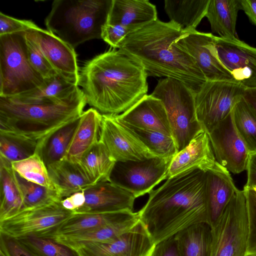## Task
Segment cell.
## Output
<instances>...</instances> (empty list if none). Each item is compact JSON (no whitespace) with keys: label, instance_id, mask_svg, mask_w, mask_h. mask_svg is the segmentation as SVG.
I'll list each match as a JSON object with an SVG mask.
<instances>
[{"label":"cell","instance_id":"6da1fadb","mask_svg":"<svg viewBox=\"0 0 256 256\" xmlns=\"http://www.w3.org/2000/svg\"><path fill=\"white\" fill-rule=\"evenodd\" d=\"M206 188V172L192 168L148 193L138 212L155 244L192 226L208 224Z\"/></svg>","mask_w":256,"mask_h":256},{"label":"cell","instance_id":"7a4b0ae2","mask_svg":"<svg viewBox=\"0 0 256 256\" xmlns=\"http://www.w3.org/2000/svg\"><path fill=\"white\" fill-rule=\"evenodd\" d=\"M148 76L139 62L113 48L83 65L78 86L92 108L102 114H118L147 94Z\"/></svg>","mask_w":256,"mask_h":256},{"label":"cell","instance_id":"3957f363","mask_svg":"<svg viewBox=\"0 0 256 256\" xmlns=\"http://www.w3.org/2000/svg\"><path fill=\"white\" fill-rule=\"evenodd\" d=\"M184 29L158 19L130 32L118 49L139 62L148 76L178 80L196 93L206 79L195 60L175 42Z\"/></svg>","mask_w":256,"mask_h":256},{"label":"cell","instance_id":"277c9868","mask_svg":"<svg viewBox=\"0 0 256 256\" xmlns=\"http://www.w3.org/2000/svg\"><path fill=\"white\" fill-rule=\"evenodd\" d=\"M86 104L80 88L70 98L58 102L24 103L0 97V131L34 140L39 149L51 134L79 118Z\"/></svg>","mask_w":256,"mask_h":256},{"label":"cell","instance_id":"5b68a950","mask_svg":"<svg viewBox=\"0 0 256 256\" xmlns=\"http://www.w3.org/2000/svg\"><path fill=\"white\" fill-rule=\"evenodd\" d=\"M112 0H55L45 19L47 30L73 48L102 38Z\"/></svg>","mask_w":256,"mask_h":256},{"label":"cell","instance_id":"8992f818","mask_svg":"<svg viewBox=\"0 0 256 256\" xmlns=\"http://www.w3.org/2000/svg\"><path fill=\"white\" fill-rule=\"evenodd\" d=\"M151 94L162 102L172 136L181 150L203 129L196 118L195 93L184 82L166 78L158 80Z\"/></svg>","mask_w":256,"mask_h":256},{"label":"cell","instance_id":"52a82bcc","mask_svg":"<svg viewBox=\"0 0 256 256\" xmlns=\"http://www.w3.org/2000/svg\"><path fill=\"white\" fill-rule=\"evenodd\" d=\"M45 84L30 63L25 32L0 36V97L16 96Z\"/></svg>","mask_w":256,"mask_h":256},{"label":"cell","instance_id":"ba28073f","mask_svg":"<svg viewBox=\"0 0 256 256\" xmlns=\"http://www.w3.org/2000/svg\"><path fill=\"white\" fill-rule=\"evenodd\" d=\"M211 228L210 256H246L248 217L244 190H238Z\"/></svg>","mask_w":256,"mask_h":256},{"label":"cell","instance_id":"9c48e42d","mask_svg":"<svg viewBox=\"0 0 256 256\" xmlns=\"http://www.w3.org/2000/svg\"><path fill=\"white\" fill-rule=\"evenodd\" d=\"M246 88L233 80H206L195 94L196 118L207 133L228 116Z\"/></svg>","mask_w":256,"mask_h":256},{"label":"cell","instance_id":"30bf717a","mask_svg":"<svg viewBox=\"0 0 256 256\" xmlns=\"http://www.w3.org/2000/svg\"><path fill=\"white\" fill-rule=\"evenodd\" d=\"M61 200L22 210L0 222V234L14 239L29 236L50 238L73 214V212L63 207Z\"/></svg>","mask_w":256,"mask_h":256},{"label":"cell","instance_id":"8fae6325","mask_svg":"<svg viewBox=\"0 0 256 256\" xmlns=\"http://www.w3.org/2000/svg\"><path fill=\"white\" fill-rule=\"evenodd\" d=\"M173 157L117 162L112 170L110 182L130 192L136 198L142 196L168 178V168Z\"/></svg>","mask_w":256,"mask_h":256},{"label":"cell","instance_id":"7c38bea8","mask_svg":"<svg viewBox=\"0 0 256 256\" xmlns=\"http://www.w3.org/2000/svg\"><path fill=\"white\" fill-rule=\"evenodd\" d=\"M208 135L219 164L234 174L246 170L250 152L236 130L232 113Z\"/></svg>","mask_w":256,"mask_h":256},{"label":"cell","instance_id":"4fadbf2b","mask_svg":"<svg viewBox=\"0 0 256 256\" xmlns=\"http://www.w3.org/2000/svg\"><path fill=\"white\" fill-rule=\"evenodd\" d=\"M214 36L196 29L184 30L175 43L195 60L206 80L235 81L218 57Z\"/></svg>","mask_w":256,"mask_h":256},{"label":"cell","instance_id":"5bb4252c","mask_svg":"<svg viewBox=\"0 0 256 256\" xmlns=\"http://www.w3.org/2000/svg\"><path fill=\"white\" fill-rule=\"evenodd\" d=\"M218 57L234 80L246 89L256 88V48L238 38L214 36Z\"/></svg>","mask_w":256,"mask_h":256},{"label":"cell","instance_id":"9a60e30c","mask_svg":"<svg viewBox=\"0 0 256 256\" xmlns=\"http://www.w3.org/2000/svg\"><path fill=\"white\" fill-rule=\"evenodd\" d=\"M99 140L116 162L140 161L156 157L118 122L114 114H102Z\"/></svg>","mask_w":256,"mask_h":256},{"label":"cell","instance_id":"2e32d148","mask_svg":"<svg viewBox=\"0 0 256 256\" xmlns=\"http://www.w3.org/2000/svg\"><path fill=\"white\" fill-rule=\"evenodd\" d=\"M155 246L140 220L132 228L110 242L87 244L77 251L80 256H150Z\"/></svg>","mask_w":256,"mask_h":256},{"label":"cell","instance_id":"e0dca14e","mask_svg":"<svg viewBox=\"0 0 256 256\" xmlns=\"http://www.w3.org/2000/svg\"><path fill=\"white\" fill-rule=\"evenodd\" d=\"M82 191L84 204L74 214L133 211L136 198L130 192L112 182H98Z\"/></svg>","mask_w":256,"mask_h":256},{"label":"cell","instance_id":"ac0fdd59","mask_svg":"<svg viewBox=\"0 0 256 256\" xmlns=\"http://www.w3.org/2000/svg\"><path fill=\"white\" fill-rule=\"evenodd\" d=\"M44 56L58 74L78 85L79 68L74 48L48 30L32 29Z\"/></svg>","mask_w":256,"mask_h":256},{"label":"cell","instance_id":"d6986e66","mask_svg":"<svg viewBox=\"0 0 256 256\" xmlns=\"http://www.w3.org/2000/svg\"><path fill=\"white\" fill-rule=\"evenodd\" d=\"M118 118L134 127L172 136L167 113L162 102L151 94L146 95Z\"/></svg>","mask_w":256,"mask_h":256},{"label":"cell","instance_id":"ffe728a7","mask_svg":"<svg viewBox=\"0 0 256 256\" xmlns=\"http://www.w3.org/2000/svg\"><path fill=\"white\" fill-rule=\"evenodd\" d=\"M216 162L208 134L202 129L184 148L174 156L168 178L192 168L207 172Z\"/></svg>","mask_w":256,"mask_h":256},{"label":"cell","instance_id":"44dd1931","mask_svg":"<svg viewBox=\"0 0 256 256\" xmlns=\"http://www.w3.org/2000/svg\"><path fill=\"white\" fill-rule=\"evenodd\" d=\"M238 190L230 172L217 162L206 172V200L208 224L212 227Z\"/></svg>","mask_w":256,"mask_h":256},{"label":"cell","instance_id":"7402d4cb","mask_svg":"<svg viewBox=\"0 0 256 256\" xmlns=\"http://www.w3.org/2000/svg\"><path fill=\"white\" fill-rule=\"evenodd\" d=\"M156 6L146 0H112L107 22L132 30L156 20Z\"/></svg>","mask_w":256,"mask_h":256},{"label":"cell","instance_id":"603a6c76","mask_svg":"<svg viewBox=\"0 0 256 256\" xmlns=\"http://www.w3.org/2000/svg\"><path fill=\"white\" fill-rule=\"evenodd\" d=\"M140 221L138 212L127 218L92 230L52 238L78 250L87 244L110 242L132 228Z\"/></svg>","mask_w":256,"mask_h":256},{"label":"cell","instance_id":"cb8c5ba5","mask_svg":"<svg viewBox=\"0 0 256 256\" xmlns=\"http://www.w3.org/2000/svg\"><path fill=\"white\" fill-rule=\"evenodd\" d=\"M46 167L55 190L62 200L94 185L78 163L66 158Z\"/></svg>","mask_w":256,"mask_h":256},{"label":"cell","instance_id":"d4e9b609","mask_svg":"<svg viewBox=\"0 0 256 256\" xmlns=\"http://www.w3.org/2000/svg\"><path fill=\"white\" fill-rule=\"evenodd\" d=\"M102 118V114L92 108L82 112L64 158L78 163L98 142Z\"/></svg>","mask_w":256,"mask_h":256},{"label":"cell","instance_id":"484cf974","mask_svg":"<svg viewBox=\"0 0 256 256\" xmlns=\"http://www.w3.org/2000/svg\"><path fill=\"white\" fill-rule=\"evenodd\" d=\"M23 209V198L12 163L0 156V222Z\"/></svg>","mask_w":256,"mask_h":256},{"label":"cell","instance_id":"4316f807","mask_svg":"<svg viewBox=\"0 0 256 256\" xmlns=\"http://www.w3.org/2000/svg\"><path fill=\"white\" fill-rule=\"evenodd\" d=\"M240 0H210L206 17L212 32L226 39L238 38L236 23Z\"/></svg>","mask_w":256,"mask_h":256},{"label":"cell","instance_id":"83f0119b","mask_svg":"<svg viewBox=\"0 0 256 256\" xmlns=\"http://www.w3.org/2000/svg\"><path fill=\"white\" fill-rule=\"evenodd\" d=\"M134 212L122 210L103 213L74 214L48 238L77 234L127 218Z\"/></svg>","mask_w":256,"mask_h":256},{"label":"cell","instance_id":"f1b7e54d","mask_svg":"<svg viewBox=\"0 0 256 256\" xmlns=\"http://www.w3.org/2000/svg\"><path fill=\"white\" fill-rule=\"evenodd\" d=\"M78 88V84L56 73L45 80L44 86L10 97L24 103L58 102L70 98Z\"/></svg>","mask_w":256,"mask_h":256},{"label":"cell","instance_id":"f546056e","mask_svg":"<svg viewBox=\"0 0 256 256\" xmlns=\"http://www.w3.org/2000/svg\"><path fill=\"white\" fill-rule=\"evenodd\" d=\"M174 236L179 256H210L212 234L208 224L192 226Z\"/></svg>","mask_w":256,"mask_h":256},{"label":"cell","instance_id":"4dcf8cb0","mask_svg":"<svg viewBox=\"0 0 256 256\" xmlns=\"http://www.w3.org/2000/svg\"><path fill=\"white\" fill-rule=\"evenodd\" d=\"M210 0H164V10L170 21L184 30L196 29L206 16Z\"/></svg>","mask_w":256,"mask_h":256},{"label":"cell","instance_id":"1f68e13d","mask_svg":"<svg viewBox=\"0 0 256 256\" xmlns=\"http://www.w3.org/2000/svg\"><path fill=\"white\" fill-rule=\"evenodd\" d=\"M116 162L106 146L99 140L78 164L91 182L95 184L110 181Z\"/></svg>","mask_w":256,"mask_h":256},{"label":"cell","instance_id":"d6a6232c","mask_svg":"<svg viewBox=\"0 0 256 256\" xmlns=\"http://www.w3.org/2000/svg\"><path fill=\"white\" fill-rule=\"evenodd\" d=\"M80 118L60 128L40 146L38 152L46 166L64 158Z\"/></svg>","mask_w":256,"mask_h":256},{"label":"cell","instance_id":"836d02e7","mask_svg":"<svg viewBox=\"0 0 256 256\" xmlns=\"http://www.w3.org/2000/svg\"><path fill=\"white\" fill-rule=\"evenodd\" d=\"M114 116L118 122L140 140L156 156L172 158L178 152L172 136L134 127L118 118L116 114Z\"/></svg>","mask_w":256,"mask_h":256},{"label":"cell","instance_id":"e575fe53","mask_svg":"<svg viewBox=\"0 0 256 256\" xmlns=\"http://www.w3.org/2000/svg\"><path fill=\"white\" fill-rule=\"evenodd\" d=\"M232 115L234 126L250 152H256V113L244 96L234 106Z\"/></svg>","mask_w":256,"mask_h":256},{"label":"cell","instance_id":"d590c367","mask_svg":"<svg viewBox=\"0 0 256 256\" xmlns=\"http://www.w3.org/2000/svg\"><path fill=\"white\" fill-rule=\"evenodd\" d=\"M38 151L36 142L16 134L0 131V156L11 163L26 159Z\"/></svg>","mask_w":256,"mask_h":256},{"label":"cell","instance_id":"8d00e7d4","mask_svg":"<svg viewBox=\"0 0 256 256\" xmlns=\"http://www.w3.org/2000/svg\"><path fill=\"white\" fill-rule=\"evenodd\" d=\"M16 240L33 256H80L77 250L52 238L29 236Z\"/></svg>","mask_w":256,"mask_h":256},{"label":"cell","instance_id":"74e56055","mask_svg":"<svg viewBox=\"0 0 256 256\" xmlns=\"http://www.w3.org/2000/svg\"><path fill=\"white\" fill-rule=\"evenodd\" d=\"M16 176L22 195V210L40 207L62 200L56 190L27 180L16 172Z\"/></svg>","mask_w":256,"mask_h":256},{"label":"cell","instance_id":"f35d334b","mask_svg":"<svg viewBox=\"0 0 256 256\" xmlns=\"http://www.w3.org/2000/svg\"><path fill=\"white\" fill-rule=\"evenodd\" d=\"M12 166L17 174L27 180L56 190L38 151L26 159L12 162Z\"/></svg>","mask_w":256,"mask_h":256},{"label":"cell","instance_id":"ab89813d","mask_svg":"<svg viewBox=\"0 0 256 256\" xmlns=\"http://www.w3.org/2000/svg\"><path fill=\"white\" fill-rule=\"evenodd\" d=\"M25 39L28 60L34 68L44 80L56 74L36 42L32 29L25 32Z\"/></svg>","mask_w":256,"mask_h":256},{"label":"cell","instance_id":"60d3db41","mask_svg":"<svg viewBox=\"0 0 256 256\" xmlns=\"http://www.w3.org/2000/svg\"><path fill=\"white\" fill-rule=\"evenodd\" d=\"M246 196L248 217V236L246 256H256V191L243 190Z\"/></svg>","mask_w":256,"mask_h":256},{"label":"cell","instance_id":"b9f144b4","mask_svg":"<svg viewBox=\"0 0 256 256\" xmlns=\"http://www.w3.org/2000/svg\"><path fill=\"white\" fill-rule=\"evenodd\" d=\"M38 27L30 20H20L0 12V36L26 32Z\"/></svg>","mask_w":256,"mask_h":256},{"label":"cell","instance_id":"7bdbcfd3","mask_svg":"<svg viewBox=\"0 0 256 256\" xmlns=\"http://www.w3.org/2000/svg\"><path fill=\"white\" fill-rule=\"evenodd\" d=\"M132 31L129 28L120 24L106 23L102 30V38L113 48H118V44Z\"/></svg>","mask_w":256,"mask_h":256},{"label":"cell","instance_id":"ee69618b","mask_svg":"<svg viewBox=\"0 0 256 256\" xmlns=\"http://www.w3.org/2000/svg\"><path fill=\"white\" fill-rule=\"evenodd\" d=\"M6 256H33L14 238L0 234V250Z\"/></svg>","mask_w":256,"mask_h":256},{"label":"cell","instance_id":"f6af8a7d","mask_svg":"<svg viewBox=\"0 0 256 256\" xmlns=\"http://www.w3.org/2000/svg\"><path fill=\"white\" fill-rule=\"evenodd\" d=\"M150 256H179L174 236L156 244Z\"/></svg>","mask_w":256,"mask_h":256},{"label":"cell","instance_id":"bcb514c9","mask_svg":"<svg viewBox=\"0 0 256 256\" xmlns=\"http://www.w3.org/2000/svg\"><path fill=\"white\" fill-rule=\"evenodd\" d=\"M84 202L83 191L76 192L61 200L62 204L64 208L73 212L81 208Z\"/></svg>","mask_w":256,"mask_h":256},{"label":"cell","instance_id":"7dc6e473","mask_svg":"<svg viewBox=\"0 0 256 256\" xmlns=\"http://www.w3.org/2000/svg\"><path fill=\"white\" fill-rule=\"evenodd\" d=\"M246 170L247 181L244 188L256 187V152H250Z\"/></svg>","mask_w":256,"mask_h":256},{"label":"cell","instance_id":"c3c4849f","mask_svg":"<svg viewBox=\"0 0 256 256\" xmlns=\"http://www.w3.org/2000/svg\"><path fill=\"white\" fill-rule=\"evenodd\" d=\"M242 10L256 26V0H240Z\"/></svg>","mask_w":256,"mask_h":256},{"label":"cell","instance_id":"681fc988","mask_svg":"<svg viewBox=\"0 0 256 256\" xmlns=\"http://www.w3.org/2000/svg\"><path fill=\"white\" fill-rule=\"evenodd\" d=\"M244 98L256 113V88L246 89Z\"/></svg>","mask_w":256,"mask_h":256},{"label":"cell","instance_id":"f907efd6","mask_svg":"<svg viewBox=\"0 0 256 256\" xmlns=\"http://www.w3.org/2000/svg\"><path fill=\"white\" fill-rule=\"evenodd\" d=\"M0 256H6L4 252L0 250Z\"/></svg>","mask_w":256,"mask_h":256},{"label":"cell","instance_id":"816d5d0a","mask_svg":"<svg viewBox=\"0 0 256 256\" xmlns=\"http://www.w3.org/2000/svg\"><path fill=\"white\" fill-rule=\"evenodd\" d=\"M252 188L253 190H254L256 191V187H252V188Z\"/></svg>","mask_w":256,"mask_h":256}]
</instances>
